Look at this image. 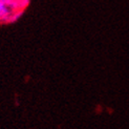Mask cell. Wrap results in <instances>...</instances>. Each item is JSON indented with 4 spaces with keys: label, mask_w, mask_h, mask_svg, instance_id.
<instances>
[{
    "label": "cell",
    "mask_w": 129,
    "mask_h": 129,
    "mask_svg": "<svg viewBox=\"0 0 129 129\" xmlns=\"http://www.w3.org/2000/svg\"><path fill=\"white\" fill-rule=\"evenodd\" d=\"M21 10V0H0V23L11 24V17Z\"/></svg>",
    "instance_id": "6da1fadb"
}]
</instances>
